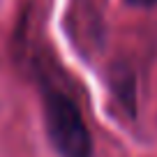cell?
Here are the masks:
<instances>
[{
    "label": "cell",
    "instance_id": "6da1fadb",
    "mask_svg": "<svg viewBox=\"0 0 157 157\" xmlns=\"http://www.w3.org/2000/svg\"><path fill=\"white\" fill-rule=\"evenodd\" d=\"M44 125L60 157H93V139L78 106L63 93L44 97Z\"/></svg>",
    "mask_w": 157,
    "mask_h": 157
}]
</instances>
